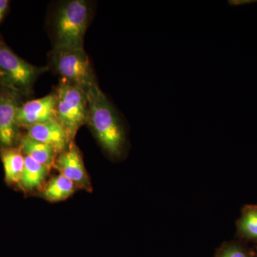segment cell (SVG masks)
Masks as SVG:
<instances>
[{
    "label": "cell",
    "instance_id": "1",
    "mask_svg": "<svg viewBox=\"0 0 257 257\" xmlns=\"http://www.w3.org/2000/svg\"><path fill=\"white\" fill-rule=\"evenodd\" d=\"M86 94L89 103L87 124L104 151L113 160H120L126 153L127 138L119 113L98 84Z\"/></svg>",
    "mask_w": 257,
    "mask_h": 257
},
{
    "label": "cell",
    "instance_id": "2",
    "mask_svg": "<svg viewBox=\"0 0 257 257\" xmlns=\"http://www.w3.org/2000/svg\"><path fill=\"white\" fill-rule=\"evenodd\" d=\"M94 15L92 2L67 0L57 3L48 21L52 49L84 48V36Z\"/></svg>",
    "mask_w": 257,
    "mask_h": 257
},
{
    "label": "cell",
    "instance_id": "3",
    "mask_svg": "<svg viewBox=\"0 0 257 257\" xmlns=\"http://www.w3.org/2000/svg\"><path fill=\"white\" fill-rule=\"evenodd\" d=\"M49 69L60 79L77 86L87 92L96 85L92 63L84 48L52 49L48 54Z\"/></svg>",
    "mask_w": 257,
    "mask_h": 257
},
{
    "label": "cell",
    "instance_id": "4",
    "mask_svg": "<svg viewBox=\"0 0 257 257\" xmlns=\"http://www.w3.org/2000/svg\"><path fill=\"white\" fill-rule=\"evenodd\" d=\"M56 116L71 141L83 125L87 124L89 103L83 89L64 79L56 87Z\"/></svg>",
    "mask_w": 257,
    "mask_h": 257
},
{
    "label": "cell",
    "instance_id": "5",
    "mask_svg": "<svg viewBox=\"0 0 257 257\" xmlns=\"http://www.w3.org/2000/svg\"><path fill=\"white\" fill-rule=\"evenodd\" d=\"M48 70V67L29 63L0 40V87L23 96L30 95L37 78Z\"/></svg>",
    "mask_w": 257,
    "mask_h": 257
},
{
    "label": "cell",
    "instance_id": "6",
    "mask_svg": "<svg viewBox=\"0 0 257 257\" xmlns=\"http://www.w3.org/2000/svg\"><path fill=\"white\" fill-rule=\"evenodd\" d=\"M23 96L0 87V146L14 147L18 139L17 112L21 105Z\"/></svg>",
    "mask_w": 257,
    "mask_h": 257
},
{
    "label": "cell",
    "instance_id": "7",
    "mask_svg": "<svg viewBox=\"0 0 257 257\" xmlns=\"http://www.w3.org/2000/svg\"><path fill=\"white\" fill-rule=\"evenodd\" d=\"M53 167L61 175L72 181L76 187L88 192L92 191V184L84 167L82 154L74 141L69 144L67 150L57 155Z\"/></svg>",
    "mask_w": 257,
    "mask_h": 257
},
{
    "label": "cell",
    "instance_id": "8",
    "mask_svg": "<svg viewBox=\"0 0 257 257\" xmlns=\"http://www.w3.org/2000/svg\"><path fill=\"white\" fill-rule=\"evenodd\" d=\"M55 120H57L56 97L54 92L40 99L22 103L17 112V123L20 127Z\"/></svg>",
    "mask_w": 257,
    "mask_h": 257
},
{
    "label": "cell",
    "instance_id": "9",
    "mask_svg": "<svg viewBox=\"0 0 257 257\" xmlns=\"http://www.w3.org/2000/svg\"><path fill=\"white\" fill-rule=\"evenodd\" d=\"M24 128L27 130V135L30 138L53 147L57 155L67 150L69 144L73 142L71 141L67 132L57 120Z\"/></svg>",
    "mask_w": 257,
    "mask_h": 257
},
{
    "label": "cell",
    "instance_id": "10",
    "mask_svg": "<svg viewBox=\"0 0 257 257\" xmlns=\"http://www.w3.org/2000/svg\"><path fill=\"white\" fill-rule=\"evenodd\" d=\"M18 146L21 149L24 155L30 157L50 170L53 167L57 155L53 147L37 142L27 135L20 138Z\"/></svg>",
    "mask_w": 257,
    "mask_h": 257
},
{
    "label": "cell",
    "instance_id": "11",
    "mask_svg": "<svg viewBox=\"0 0 257 257\" xmlns=\"http://www.w3.org/2000/svg\"><path fill=\"white\" fill-rule=\"evenodd\" d=\"M0 157L4 166L7 182L20 183L25 167V155L20 147H1Z\"/></svg>",
    "mask_w": 257,
    "mask_h": 257
},
{
    "label": "cell",
    "instance_id": "12",
    "mask_svg": "<svg viewBox=\"0 0 257 257\" xmlns=\"http://www.w3.org/2000/svg\"><path fill=\"white\" fill-rule=\"evenodd\" d=\"M50 170L45 166L25 155V167L20 181V185L28 192L36 190L42 187Z\"/></svg>",
    "mask_w": 257,
    "mask_h": 257
},
{
    "label": "cell",
    "instance_id": "13",
    "mask_svg": "<svg viewBox=\"0 0 257 257\" xmlns=\"http://www.w3.org/2000/svg\"><path fill=\"white\" fill-rule=\"evenodd\" d=\"M236 226V236L239 239L257 243V204L243 207Z\"/></svg>",
    "mask_w": 257,
    "mask_h": 257
},
{
    "label": "cell",
    "instance_id": "14",
    "mask_svg": "<svg viewBox=\"0 0 257 257\" xmlns=\"http://www.w3.org/2000/svg\"><path fill=\"white\" fill-rule=\"evenodd\" d=\"M76 187L72 181L60 174L47 183L42 192V197L50 202H60L72 196Z\"/></svg>",
    "mask_w": 257,
    "mask_h": 257
},
{
    "label": "cell",
    "instance_id": "15",
    "mask_svg": "<svg viewBox=\"0 0 257 257\" xmlns=\"http://www.w3.org/2000/svg\"><path fill=\"white\" fill-rule=\"evenodd\" d=\"M215 257H255V255L241 240H233L223 243L216 250Z\"/></svg>",
    "mask_w": 257,
    "mask_h": 257
},
{
    "label": "cell",
    "instance_id": "16",
    "mask_svg": "<svg viewBox=\"0 0 257 257\" xmlns=\"http://www.w3.org/2000/svg\"><path fill=\"white\" fill-rule=\"evenodd\" d=\"M10 2L8 0H0V23L5 18L8 8H9Z\"/></svg>",
    "mask_w": 257,
    "mask_h": 257
}]
</instances>
